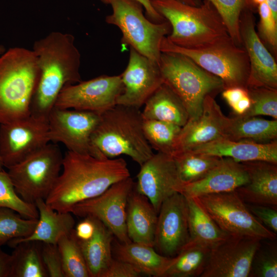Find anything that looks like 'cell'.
<instances>
[{
	"mask_svg": "<svg viewBox=\"0 0 277 277\" xmlns=\"http://www.w3.org/2000/svg\"><path fill=\"white\" fill-rule=\"evenodd\" d=\"M62 172L45 201L54 210L70 212L76 204L95 197L130 176L122 158L100 159L67 151Z\"/></svg>",
	"mask_w": 277,
	"mask_h": 277,
	"instance_id": "6da1fadb",
	"label": "cell"
},
{
	"mask_svg": "<svg viewBox=\"0 0 277 277\" xmlns=\"http://www.w3.org/2000/svg\"><path fill=\"white\" fill-rule=\"evenodd\" d=\"M32 50L39 69L30 114L47 118L64 87L82 81L81 55L70 33L52 31L34 42Z\"/></svg>",
	"mask_w": 277,
	"mask_h": 277,
	"instance_id": "7a4b0ae2",
	"label": "cell"
},
{
	"mask_svg": "<svg viewBox=\"0 0 277 277\" xmlns=\"http://www.w3.org/2000/svg\"><path fill=\"white\" fill-rule=\"evenodd\" d=\"M39 73L32 50L13 47L0 55V124L30 115Z\"/></svg>",
	"mask_w": 277,
	"mask_h": 277,
	"instance_id": "3957f363",
	"label": "cell"
},
{
	"mask_svg": "<svg viewBox=\"0 0 277 277\" xmlns=\"http://www.w3.org/2000/svg\"><path fill=\"white\" fill-rule=\"evenodd\" d=\"M143 123L140 109L116 104L101 114L92 142L106 158L125 155L141 166L153 154Z\"/></svg>",
	"mask_w": 277,
	"mask_h": 277,
	"instance_id": "277c9868",
	"label": "cell"
},
{
	"mask_svg": "<svg viewBox=\"0 0 277 277\" xmlns=\"http://www.w3.org/2000/svg\"><path fill=\"white\" fill-rule=\"evenodd\" d=\"M156 11L171 26L167 36L173 44L186 48H195L228 36L226 26L208 0L198 6L178 0H150Z\"/></svg>",
	"mask_w": 277,
	"mask_h": 277,
	"instance_id": "5b68a950",
	"label": "cell"
},
{
	"mask_svg": "<svg viewBox=\"0 0 277 277\" xmlns=\"http://www.w3.org/2000/svg\"><path fill=\"white\" fill-rule=\"evenodd\" d=\"M164 80L185 106L189 119L201 114L204 101L224 89L222 81L180 53L162 52L159 63Z\"/></svg>",
	"mask_w": 277,
	"mask_h": 277,
	"instance_id": "8992f818",
	"label": "cell"
},
{
	"mask_svg": "<svg viewBox=\"0 0 277 277\" xmlns=\"http://www.w3.org/2000/svg\"><path fill=\"white\" fill-rule=\"evenodd\" d=\"M161 52H174L190 58L200 67L218 77L224 89L240 87L247 89L250 65L243 46L236 45L229 35L207 45L186 48L175 45L167 37L160 45Z\"/></svg>",
	"mask_w": 277,
	"mask_h": 277,
	"instance_id": "52a82bcc",
	"label": "cell"
},
{
	"mask_svg": "<svg viewBox=\"0 0 277 277\" xmlns=\"http://www.w3.org/2000/svg\"><path fill=\"white\" fill-rule=\"evenodd\" d=\"M111 6L112 13L106 22L117 27L122 33V43L159 64L160 45L171 32L168 22L154 23L143 14V6L136 0H101Z\"/></svg>",
	"mask_w": 277,
	"mask_h": 277,
	"instance_id": "ba28073f",
	"label": "cell"
},
{
	"mask_svg": "<svg viewBox=\"0 0 277 277\" xmlns=\"http://www.w3.org/2000/svg\"><path fill=\"white\" fill-rule=\"evenodd\" d=\"M63 159L58 146L49 143L7 168L17 193L29 203L45 200L60 174Z\"/></svg>",
	"mask_w": 277,
	"mask_h": 277,
	"instance_id": "9c48e42d",
	"label": "cell"
},
{
	"mask_svg": "<svg viewBox=\"0 0 277 277\" xmlns=\"http://www.w3.org/2000/svg\"><path fill=\"white\" fill-rule=\"evenodd\" d=\"M194 198L218 226L229 235L276 240L250 212L235 190L203 195Z\"/></svg>",
	"mask_w": 277,
	"mask_h": 277,
	"instance_id": "30bf717a",
	"label": "cell"
},
{
	"mask_svg": "<svg viewBox=\"0 0 277 277\" xmlns=\"http://www.w3.org/2000/svg\"><path fill=\"white\" fill-rule=\"evenodd\" d=\"M100 115L90 111L54 107L48 117L50 142L61 143L71 152L107 159L91 140Z\"/></svg>",
	"mask_w": 277,
	"mask_h": 277,
	"instance_id": "8fae6325",
	"label": "cell"
},
{
	"mask_svg": "<svg viewBox=\"0 0 277 277\" xmlns=\"http://www.w3.org/2000/svg\"><path fill=\"white\" fill-rule=\"evenodd\" d=\"M134 183L131 176L117 182L101 194L75 204L70 213L90 216L101 222L123 243H129L126 228V210L129 195Z\"/></svg>",
	"mask_w": 277,
	"mask_h": 277,
	"instance_id": "7c38bea8",
	"label": "cell"
},
{
	"mask_svg": "<svg viewBox=\"0 0 277 277\" xmlns=\"http://www.w3.org/2000/svg\"><path fill=\"white\" fill-rule=\"evenodd\" d=\"M49 143L47 118L30 114L0 124V158L7 168Z\"/></svg>",
	"mask_w": 277,
	"mask_h": 277,
	"instance_id": "4fadbf2b",
	"label": "cell"
},
{
	"mask_svg": "<svg viewBox=\"0 0 277 277\" xmlns=\"http://www.w3.org/2000/svg\"><path fill=\"white\" fill-rule=\"evenodd\" d=\"M123 89L121 75H100L64 87L54 107L101 114L116 105Z\"/></svg>",
	"mask_w": 277,
	"mask_h": 277,
	"instance_id": "5bb4252c",
	"label": "cell"
},
{
	"mask_svg": "<svg viewBox=\"0 0 277 277\" xmlns=\"http://www.w3.org/2000/svg\"><path fill=\"white\" fill-rule=\"evenodd\" d=\"M189 241L187 199L177 192L165 200L161 206L154 248L160 254L173 258Z\"/></svg>",
	"mask_w": 277,
	"mask_h": 277,
	"instance_id": "9a60e30c",
	"label": "cell"
},
{
	"mask_svg": "<svg viewBox=\"0 0 277 277\" xmlns=\"http://www.w3.org/2000/svg\"><path fill=\"white\" fill-rule=\"evenodd\" d=\"M261 240L228 235L212 248L200 277H248Z\"/></svg>",
	"mask_w": 277,
	"mask_h": 277,
	"instance_id": "2e32d148",
	"label": "cell"
},
{
	"mask_svg": "<svg viewBox=\"0 0 277 277\" xmlns=\"http://www.w3.org/2000/svg\"><path fill=\"white\" fill-rule=\"evenodd\" d=\"M141 166L135 187L147 197L156 212L163 202L173 194L181 191V182L172 156L157 152Z\"/></svg>",
	"mask_w": 277,
	"mask_h": 277,
	"instance_id": "e0dca14e",
	"label": "cell"
},
{
	"mask_svg": "<svg viewBox=\"0 0 277 277\" xmlns=\"http://www.w3.org/2000/svg\"><path fill=\"white\" fill-rule=\"evenodd\" d=\"M121 77L123 89L116 104L137 109L164 83L159 64L131 47L128 65Z\"/></svg>",
	"mask_w": 277,
	"mask_h": 277,
	"instance_id": "ac0fdd59",
	"label": "cell"
},
{
	"mask_svg": "<svg viewBox=\"0 0 277 277\" xmlns=\"http://www.w3.org/2000/svg\"><path fill=\"white\" fill-rule=\"evenodd\" d=\"M242 45L249 62L247 88L264 87L277 89V64L272 54L259 37L251 13L244 12L240 18Z\"/></svg>",
	"mask_w": 277,
	"mask_h": 277,
	"instance_id": "d6986e66",
	"label": "cell"
},
{
	"mask_svg": "<svg viewBox=\"0 0 277 277\" xmlns=\"http://www.w3.org/2000/svg\"><path fill=\"white\" fill-rule=\"evenodd\" d=\"M227 118L215 100L214 96H206L201 115L195 119L189 118L182 127L176 153L225 138Z\"/></svg>",
	"mask_w": 277,
	"mask_h": 277,
	"instance_id": "ffe728a7",
	"label": "cell"
},
{
	"mask_svg": "<svg viewBox=\"0 0 277 277\" xmlns=\"http://www.w3.org/2000/svg\"><path fill=\"white\" fill-rule=\"evenodd\" d=\"M246 169L242 162L222 157L203 179L183 185L180 193L186 197H196L205 194L235 190L248 182Z\"/></svg>",
	"mask_w": 277,
	"mask_h": 277,
	"instance_id": "44dd1931",
	"label": "cell"
},
{
	"mask_svg": "<svg viewBox=\"0 0 277 277\" xmlns=\"http://www.w3.org/2000/svg\"><path fill=\"white\" fill-rule=\"evenodd\" d=\"M248 182L235 190L247 204L277 207V163L264 161L242 162Z\"/></svg>",
	"mask_w": 277,
	"mask_h": 277,
	"instance_id": "7402d4cb",
	"label": "cell"
},
{
	"mask_svg": "<svg viewBox=\"0 0 277 277\" xmlns=\"http://www.w3.org/2000/svg\"><path fill=\"white\" fill-rule=\"evenodd\" d=\"M190 150L220 157H229L239 162L264 161L277 163V141L258 143L222 138Z\"/></svg>",
	"mask_w": 277,
	"mask_h": 277,
	"instance_id": "603a6c76",
	"label": "cell"
},
{
	"mask_svg": "<svg viewBox=\"0 0 277 277\" xmlns=\"http://www.w3.org/2000/svg\"><path fill=\"white\" fill-rule=\"evenodd\" d=\"M157 212L148 199L134 185L128 199L126 228L131 242L154 247Z\"/></svg>",
	"mask_w": 277,
	"mask_h": 277,
	"instance_id": "cb8c5ba5",
	"label": "cell"
},
{
	"mask_svg": "<svg viewBox=\"0 0 277 277\" xmlns=\"http://www.w3.org/2000/svg\"><path fill=\"white\" fill-rule=\"evenodd\" d=\"M35 205L38 212L37 223L28 237L13 240L8 243L11 247L24 241H37L57 244L60 238L74 229L75 220L70 212H60L51 208L44 200H37Z\"/></svg>",
	"mask_w": 277,
	"mask_h": 277,
	"instance_id": "d4e9b609",
	"label": "cell"
},
{
	"mask_svg": "<svg viewBox=\"0 0 277 277\" xmlns=\"http://www.w3.org/2000/svg\"><path fill=\"white\" fill-rule=\"evenodd\" d=\"M112 250L115 258L127 262L137 268L143 274L162 277L173 258L160 254L154 247L131 242H115Z\"/></svg>",
	"mask_w": 277,
	"mask_h": 277,
	"instance_id": "484cf974",
	"label": "cell"
},
{
	"mask_svg": "<svg viewBox=\"0 0 277 277\" xmlns=\"http://www.w3.org/2000/svg\"><path fill=\"white\" fill-rule=\"evenodd\" d=\"M144 119L164 121L183 127L189 116L183 102L173 91L163 83L144 105Z\"/></svg>",
	"mask_w": 277,
	"mask_h": 277,
	"instance_id": "4316f807",
	"label": "cell"
},
{
	"mask_svg": "<svg viewBox=\"0 0 277 277\" xmlns=\"http://www.w3.org/2000/svg\"><path fill=\"white\" fill-rule=\"evenodd\" d=\"M93 219L95 230L92 237L85 241L77 239L90 277H102L113 259L112 243L114 236L101 222Z\"/></svg>",
	"mask_w": 277,
	"mask_h": 277,
	"instance_id": "83f0119b",
	"label": "cell"
},
{
	"mask_svg": "<svg viewBox=\"0 0 277 277\" xmlns=\"http://www.w3.org/2000/svg\"><path fill=\"white\" fill-rule=\"evenodd\" d=\"M225 138L267 143L277 141V120L235 115L227 118Z\"/></svg>",
	"mask_w": 277,
	"mask_h": 277,
	"instance_id": "f1b7e54d",
	"label": "cell"
},
{
	"mask_svg": "<svg viewBox=\"0 0 277 277\" xmlns=\"http://www.w3.org/2000/svg\"><path fill=\"white\" fill-rule=\"evenodd\" d=\"M186 197L188 205L189 241L211 249L229 235L218 226L194 198Z\"/></svg>",
	"mask_w": 277,
	"mask_h": 277,
	"instance_id": "f546056e",
	"label": "cell"
},
{
	"mask_svg": "<svg viewBox=\"0 0 277 277\" xmlns=\"http://www.w3.org/2000/svg\"><path fill=\"white\" fill-rule=\"evenodd\" d=\"M211 249L189 241L172 258L162 277H200L207 265Z\"/></svg>",
	"mask_w": 277,
	"mask_h": 277,
	"instance_id": "4dcf8cb0",
	"label": "cell"
},
{
	"mask_svg": "<svg viewBox=\"0 0 277 277\" xmlns=\"http://www.w3.org/2000/svg\"><path fill=\"white\" fill-rule=\"evenodd\" d=\"M13 248L10 277H48L42 259L41 242H22Z\"/></svg>",
	"mask_w": 277,
	"mask_h": 277,
	"instance_id": "1f68e13d",
	"label": "cell"
},
{
	"mask_svg": "<svg viewBox=\"0 0 277 277\" xmlns=\"http://www.w3.org/2000/svg\"><path fill=\"white\" fill-rule=\"evenodd\" d=\"M172 156L183 185L204 177L222 158L190 150L178 152Z\"/></svg>",
	"mask_w": 277,
	"mask_h": 277,
	"instance_id": "d6a6232c",
	"label": "cell"
},
{
	"mask_svg": "<svg viewBox=\"0 0 277 277\" xmlns=\"http://www.w3.org/2000/svg\"><path fill=\"white\" fill-rule=\"evenodd\" d=\"M143 128L152 149L171 156L176 153L182 127L164 121L143 118Z\"/></svg>",
	"mask_w": 277,
	"mask_h": 277,
	"instance_id": "836d02e7",
	"label": "cell"
},
{
	"mask_svg": "<svg viewBox=\"0 0 277 277\" xmlns=\"http://www.w3.org/2000/svg\"><path fill=\"white\" fill-rule=\"evenodd\" d=\"M65 277H90L89 272L75 235L72 231L57 243Z\"/></svg>",
	"mask_w": 277,
	"mask_h": 277,
	"instance_id": "e575fe53",
	"label": "cell"
},
{
	"mask_svg": "<svg viewBox=\"0 0 277 277\" xmlns=\"http://www.w3.org/2000/svg\"><path fill=\"white\" fill-rule=\"evenodd\" d=\"M38 219H27L12 209L0 208V245L29 236L34 231Z\"/></svg>",
	"mask_w": 277,
	"mask_h": 277,
	"instance_id": "d590c367",
	"label": "cell"
},
{
	"mask_svg": "<svg viewBox=\"0 0 277 277\" xmlns=\"http://www.w3.org/2000/svg\"><path fill=\"white\" fill-rule=\"evenodd\" d=\"M13 210L27 219H38V212L34 204L23 200L17 193L13 183L4 169L0 170V208Z\"/></svg>",
	"mask_w": 277,
	"mask_h": 277,
	"instance_id": "8d00e7d4",
	"label": "cell"
},
{
	"mask_svg": "<svg viewBox=\"0 0 277 277\" xmlns=\"http://www.w3.org/2000/svg\"><path fill=\"white\" fill-rule=\"evenodd\" d=\"M275 240H261L253 257L249 276H277V247Z\"/></svg>",
	"mask_w": 277,
	"mask_h": 277,
	"instance_id": "74e56055",
	"label": "cell"
},
{
	"mask_svg": "<svg viewBox=\"0 0 277 277\" xmlns=\"http://www.w3.org/2000/svg\"><path fill=\"white\" fill-rule=\"evenodd\" d=\"M222 19L228 33L235 43L242 46L240 33V18L246 0H208Z\"/></svg>",
	"mask_w": 277,
	"mask_h": 277,
	"instance_id": "f35d334b",
	"label": "cell"
},
{
	"mask_svg": "<svg viewBox=\"0 0 277 277\" xmlns=\"http://www.w3.org/2000/svg\"><path fill=\"white\" fill-rule=\"evenodd\" d=\"M247 89L251 100V105L242 115H266L277 120V89L258 87Z\"/></svg>",
	"mask_w": 277,
	"mask_h": 277,
	"instance_id": "ab89813d",
	"label": "cell"
},
{
	"mask_svg": "<svg viewBox=\"0 0 277 277\" xmlns=\"http://www.w3.org/2000/svg\"><path fill=\"white\" fill-rule=\"evenodd\" d=\"M260 22L258 34L267 49L276 55L277 20L266 2L259 5Z\"/></svg>",
	"mask_w": 277,
	"mask_h": 277,
	"instance_id": "60d3db41",
	"label": "cell"
},
{
	"mask_svg": "<svg viewBox=\"0 0 277 277\" xmlns=\"http://www.w3.org/2000/svg\"><path fill=\"white\" fill-rule=\"evenodd\" d=\"M41 253L48 277H65L57 244L41 242Z\"/></svg>",
	"mask_w": 277,
	"mask_h": 277,
	"instance_id": "b9f144b4",
	"label": "cell"
},
{
	"mask_svg": "<svg viewBox=\"0 0 277 277\" xmlns=\"http://www.w3.org/2000/svg\"><path fill=\"white\" fill-rule=\"evenodd\" d=\"M222 97L236 115L244 114L250 108L251 100L246 88L240 87L224 89Z\"/></svg>",
	"mask_w": 277,
	"mask_h": 277,
	"instance_id": "7bdbcfd3",
	"label": "cell"
},
{
	"mask_svg": "<svg viewBox=\"0 0 277 277\" xmlns=\"http://www.w3.org/2000/svg\"><path fill=\"white\" fill-rule=\"evenodd\" d=\"M253 216L268 229L277 234V208L246 203Z\"/></svg>",
	"mask_w": 277,
	"mask_h": 277,
	"instance_id": "ee69618b",
	"label": "cell"
},
{
	"mask_svg": "<svg viewBox=\"0 0 277 277\" xmlns=\"http://www.w3.org/2000/svg\"><path fill=\"white\" fill-rule=\"evenodd\" d=\"M142 274V272L131 264L113 258L102 277H138Z\"/></svg>",
	"mask_w": 277,
	"mask_h": 277,
	"instance_id": "f6af8a7d",
	"label": "cell"
},
{
	"mask_svg": "<svg viewBox=\"0 0 277 277\" xmlns=\"http://www.w3.org/2000/svg\"><path fill=\"white\" fill-rule=\"evenodd\" d=\"M84 218V220L79 222L74 229L76 238L82 241L87 240L91 238L95 230L93 218L90 216Z\"/></svg>",
	"mask_w": 277,
	"mask_h": 277,
	"instance_id": "bcb514c9",
	"label": "cell"
},
{
	"mask_svg": "<svg viewBox=\"0 0 277 277\" xmlns=\"http://www.w3.org/2000/svg\"><path fill=\"white\" fill-rule=\"evenodd\" d=\"M0 245V277H10L11 255L5 252Z\"/></svg>",
	"mask_w": 277,
	"mask_h": 277,
	"instance_id": "7dc6e473",
	"label": "cell"
},
{
	"mask_svg": "<svg viewBox=\"0 0 277 277\" xmlns=\"http://www.w3.org/2000/svg\"><path fill=\"white\" fill-rule=\"evenodd\" d=\"M101 1V0H100ZM140 3L145 9L148 19L154 23H161L165 21L164 19L152 7L150 0H136Z\"/></svg>",
	"mask_w": 277,
	"mask_h": 277,
	"instance_id": "c3c4849f",
	"label": "cell"
},
{
	"mask_svg": "<svg viewBox=\"0 0 277 277\" xmlns=\"http://www.w3.org/2000/svg\"><path fill=\"white\" fill-rule=\"evenodd\" d=\"M265 2L271 10L273 16L277 20V0H266Z\"/></svg>",
	"mask_w": 277,
	"mask_h": 277,
	"instance_id": "681fc988",
	"label": "cell"
},
{
	"mask_svg": "<svg viewBox=\"0 0 277 277\" xmlns=\"http://www.w3.org/2000/svg\"><path fill=\"white\" fill-rule=\"evenodd\" d=\"M181 2H183L185 4L190 5L191 6H198L201 5L202 4L200 2V0H178Z\"/></svg>",
	"mask_w": 277,
	"mask_h": 277,
	"instance_id": "f907efd6",
	"label": "cell"
},
{
	"mask_svg": "<svg viewBox=\"0 0 277 277\" xmlns=\"http://www.w3.org/2000/svg\"><path fill=\"white\" fill-rule=\"evenodd\" d=\"M6 50L5 46L0 44V55Z\"/></svg>",
	"mask_w": 277,
	"mask_h": 277,
	"instance_id": "816d5d0a",
	"label": "cell"
},
{
	"mask_svg": "<svg viewBox=\"0 0 277 277\" xmlns=\"http://www.w3.org/2000/svg\"><path fill=\"white\" fill-rule=\"evenodd\" d=\"M253 2L256 5H260L261 3L265 2L266 0H252Z\"/></svg>",
	"mask_w": 277,
	"mask_h": 277,
	"instance_id": "f5cc1de1",
	"label": "cell"
},
{
	"mask_svg": "<svg viewBox=\"0 0 277 277\" xmlns=\"http://www.w3.org/2000/svg\"><path fill=\"white\" fill-rule=\"evenodd\" d=\"M3 167H4L3 164L2 163L1 159L0 158V170L3 169Z\"/></svg>",
	"mask_w": 277,
	"mask_h": 277,
	"instance_id": "db71d44e",
	"label": "cell"
}]
</instances>
